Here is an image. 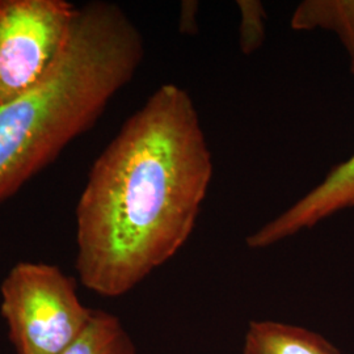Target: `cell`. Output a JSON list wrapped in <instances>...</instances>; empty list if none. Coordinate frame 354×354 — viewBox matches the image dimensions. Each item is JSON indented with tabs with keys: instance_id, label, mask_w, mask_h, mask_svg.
Wrapping results in <instances>:
<instances>
[{
	"instance_id": "cell-1",
	"label": "cell",
	"mask_w": 354,
	"mask_h": 354,
	"mask_svg": "<svg viewBox=\"0 0 354 354\" xmlns=\"http://www.w3.org/2000/svg\"><path fill=\"white\" fill-rule=\"evenodd\" d=\"M214 174L196 104L155 89L93 162L76 206V272L102 297L127 294L189 241Z\"/></svg>"
},
{
	"instance_id": "cell-2",
	"label": "cell",
	"mask_w": 354,
	"mask_h": 354,
	"mask_svg": "<svg viewBox=\"0 0 354 354\" xmlns=\"http://www.w3.org/2000/svg\"><path fill=\"white\" fill-rule=\"evenodd\" d=\"M145 58L138 26L114 3L77 8L64 51L48 73L0 105V203L93 127Z\"/></svg>"
},
{
	"instance_id": "cell-3",
	"label": "cell",
	"mask_w": 354,
	"mask_h": 354,
	"mask_svg": "<svg viewBox=\"0 0 354 354\" xmlns=\"http://www.w3.org/2000/svg\"><path fill=\"white\" fill-rule=\"evenodd\" d=\"M0 313L17 354H62L88 326L75 279L58 266L21 261L0 286Z\"/></svg>"
},
{
	"instance_id": "cell-4",
	"label": "cell",
	"mask_w": 354,
	"mask_h": 354,
	"mask_svg": "<svg viewBox=\"0 0 354 354\" xmlns=\"http://www.w3.org/2000/svg\"><path fill=\"white\" fill-rule=\"evenodd\" d=\"M77 7L66 0H0V105L48 73L70 38Z\"/></svg>"
},
{
	"instance_id": "cell-5",
	"label": "cell",
	"mask_w": 354,
	"mask_h": 354,
	"mask_svg": "<svg viewBox=\"0 0 354 354\" xmlns=\"http://www.w3.org/2000/svg\"><path fill=\"white\" fill-rule=\"evenodd\" d=\"M354 207V155L329 171L314 189L247 236L251 250H263Z\"/></svg>"
},
{
	"instance_id": "cell-6",
	"label": "cell",
	"mask_w": 354,
	"mask_h": 354,
	"mask_svg": "<svg viewBox=\"0 0 354 354\" xmlns=\"http://www.w3.org/2000/svg\"><path fill=\"white\" fill-rule=\"evenodd\" d=\"M243 354L342 353L326 337L310 329L273 320H253L244 336Z\"/></svg>"
},
{
	"instance_id": "cell-7",
	"label": "cell",
	"mask_w": 354,
	"mask_h": 354,
	"mask_svg": "<svg viewBox=\"0 0 354 354\" xmlns=\"http://www.w3.org/2000/svg\"><path fill=\"white\" fill-rule=\"evenodd\" d=\"M290 28L297 32L326 30L336 35L348 54L354 77V0H304L291 15Z\"/></svg>"
},
{
	"instance_id": "cell-8",
	"label": "cell",
	"mask_w": 354,
	"mask_h": 354,
	"mask_svg": "<svg viewBox=\"0 0 354 354\" xmlns=\"http://www.w3.org/2000/svg\"><path fill=\"white\" fill-rule=\"evenodd\" d=\"M62 354H137V348L118 317L93 310L88 326Z\"/></svg>"
},
{
	"instance_id": "cell-9",
	"label": "cell",
	"mask_w": 354,
	"mask_h": 354,
	"mask_svg": "<svg viewBox=\"0 0 354 354\" xmlns=\"http://www.w3.org/2000/svg\"><path fill=\"white\" fill-rule=\"evenodd\" d=\"M239 48L245 55L259 50L266 37V6L259 0H239Z\"/></svg>"
},
{
	"instance_id": "cell-10",
	"label": "cell",
	"mask_w": 354,
	"mask_h": 354,
	"mask_svg": "<svg viewBox=\"0 0 354 354\" xmlns=\"http://www.w3.org/2000/svg\"><path fill=\"white\" fill-rule=\"evenodd\" d=\"M197 11H198V3L197 1H183L180 8V21L178 29L181 33L185 35H196L197 28Z\"/></svg>"
}]
</instances>
